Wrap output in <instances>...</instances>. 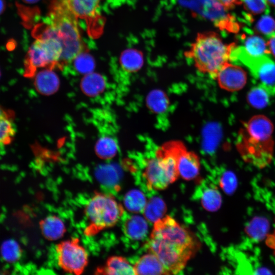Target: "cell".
Returning a JSON list of instances; mask_svg holds the SVG:
<instances>
[{"label":"cell","instance_id":"6da1fadb","mask_svg":"<svg viewBox=\"0 0 275 275\" xmlns=\"http://www.w3.org/2000/svg\"><path fill=\"white\" fill-rule=\"evenodd\" d=\"M201 243L196 236L169 215L154 223L147 243L169 274H177L196 254Z\"/></svg>","mask_w":275,"mask_h":275},{"label":"cell","instance_id":"7a4b0ae2","mask_svg":"<svg viewBox=\"0 0 275 275\" xmlns=\"http://www.w3.org/2000/svg\"><path fill=\"white\" fill-rule=\"evenodd\" d=\"M235 45L234 43H225L214 32L199 33L184 56L193 60L199 71L214 78L219 69L231 60Z\"/></svg>","mask_w":275,"mask_h":275},{"label":"cell","instance_id":"3957f363","mask_svg":"<svg viewBox=\"0 0 275 275\" xmlns=\"http://www.w3.org/2000/svg\"><path fill=\"white\" fill-rule=\"evenodd\" d=\"M77 19L67 0H52L48 24L62 45L60 65L73 61L79 54L85 51Z\"/></svg>","mask_w":275,"mask_h":275},{"label":"cell","instance_id":"277c9868","mask_svg":"<svg viewBox=\"0 0 275 275\" xmlns=\"http://www.w3.org/2000/svg\"><path fill=\"white\" fill-rule=\"evenodd\" d=\"M182 144L172 141L161 146L152 157L146 159L143 177L150 190H162L179 176L177 156Z\"/></svg>","mask_w":275,"mask_h":275},{"label":"cell","instance_id":"5b68a950","mask_svg":"<svg viewBox=\"0 0 275 275\" xmlns=\"http://www.w3.org/2000/svg\"><path fill=\"white\" fill-rule=\"evenodd\" d=\"M36 41L30 47L24 63V75L32 77L41 68L60 65L62 45L51 27H40Z\"/></svg>","mask_w":275,"mask_h":275},{"label":"cell","instance_id":"8992f818","mask_svg":"<svg viewBox=\"0 0 275 275\" xmlns=\"http://www.w3.org/2000/svg\"><path fill=\"white\" fill-rule=\"evenodd\" d=\"M124 213L123 206L114 196L96 192L89 200L85 207V215L89 223L85 230L86 234L92 235L113 227Z\"/></svg>","mask_w":275,"mask_h":275},{"label":"cell","instance_id":"52a82bcc","mask_svg":"<svg viewBox=\"0 0 275 275\" xmlns=\"http://www.w3.org/2000/svg\"><path fill=\"white\" fill-rule=\"evenodd\" d=\"M268 55L252 56L247 53L243 46L236 45L232 51L231 60L246 66L259 83L258 85L266 89L271 95H274L275 62Z\"/></svg>","mask_w":275,"mask_h":275},{"label":"cell","instance_id":"ba28073f","mask_svg":"<svg viewBox=\"0 0 275 275\" xmlns=\"http://www.w3.org/2000/svg\"><path fill=\"white\" fill-rule=\"evenodd\" d=\"M237 146L242 159L259 169L266 167L272 160V139L263 140L252 136L242 128L239 134Z\"/></svg>","mask_w":275,"mask_h":275},{"label":"cell","instance_id":"9c48e42d","mask_svg":"<svg viewBox=\"0 0 275 275\" xmlns=\"http://www.w3.org/2000/svg\"><path fill=\"white\" fill-rule=\"evenodd\" d=\"M59 266L64 271L81 274L88 264V254L77 238L63 241L56 247Z\"/></svg>","mask_w":275,"mask_h":275},{"label":"cell","instance_id":"30bf717a","mask_svg":"<svg viewBox=\"0 0 275 275\" xmlns=\"http://www.w3.org/2000/svg\"><path fill=\"white\" fill-rule=\"evenodd\" d=\"M102 0H67L69 6L77 18L86 22L89 34L99 36L103 29V21L99 13Z\"/></svg>","mask_w":275,"mask_h":275},{"label":"cell","instance_id":"8fae6325","mask_svg":"<svg viewBox=\"0 0 275 275\" xmlns=\"http://www.w3.org/2000/svg\"><path fill=\"white\" fill-rule=\"evenodd\" d=\"M214 79L219 86L228 91L234 92L242 89L246 84V73L238 65L228 62L218 71Z\"/></svg>","mask_w":275,"mask_h":275},{"label":"cell","instance_id":"7c38bea8","mask_svg":"<svg viewBox=\"0 0 275 275\" xmlns=\"http://www.w3.org/2000/svg\"><path fill=\"white\" fill-rule=\"evenodd\" d=\"M177 161L179 175L183 179L191 180L197 178L200 169L199 157L195 153L188 151L183 144L178 151Z\"/></svg>","mask_w":275,"mask_h":275},{"label":"cell","instance_id":"4fadbf2b","mask_svg":"<svg viewBox=\"0 0 275 275\" xmlns=\"http://www.w3.org/2000/svg\"><path fill=\"white\" fill-rule=\"evenodd\" d=\"M15 134L14 113L0 105V151L12 142Z\"/></svg>","mask_w":275,"mask_h":275},{"label":"cell","instance_id":"5bb4252c","mask_svg":"<svg viewBox=\"0 0 275 275\" xmlns=\"http://www.w3.org/2000/svg\"><path fill=\"white\" fill-rule=\"evenodd\" d=\"M148 231L146 219L139 215L129 216L123 225L124 235L129 239L139 241L144 239Z\"/></svg>","mask_w":275,"mask_h":275},{"label":"cell","instance_id":"9a60e30c","mask_svg":"<svg viewBox=\"0 0 275 275\" xmlns=\"http://www.w3.org/2000/svg\"><path fill=\"white\" fill-rule=\"evenodd\" d=\"M133 267L135 274H169L158 258L150 252L141 256Z\"/></svg>","mask_w":275,"mask_h":275},{"label":"cell","instance_id":"2e32d148","mask_svg":"<svg viewBox=\"0 0 275 275\" xmlns=\"http://www.w3.org/2000/svg\"><path fill=\"white\" fill-rule=\"evenodd\" d=\"M197 191L198 198L203 207L209 211L217 210L221 206L222 196L217 187L212 184H201Z\"/></svg>","mask_w":275,"mask_h":275},{"label":"cell","instance_id":"e0dca14e","mask_svg":"<svg viewBox=\"0 0 275 275\" xmlns=\"http://www.w3.org/2000/svg\"><path fill=\"white\" fill-rule=\"evenodd\" d=\"M243 128L250 135L264 140L272 139L273 127L269 119L263 115L252 117Z\"/></svg>","mask_w":275,"mask_h":275},{"label":"cell","instance_id":"ac0fdd59","mask_svg":"<svg viewBox=\"0 0 275 275\" xmlns=\"http://www.w3.org/2000/svg\"><path fill=\"white\" fill-rule=\"evenodd\" d=\"M96 273L104 274H135L133 265L124 257L113 256L109 257L103 266L96 270Z\"/></svg>","mask_w":275,"mask_h":275},{"label":"cell","instance_id":"d6986e66","mask_svg":"<svg viewBox=\"0 0 275 275\" xmlns=\"http://www.w3.org/2000/svg\"><path fill=\"white\" fill-rule=\"evenodd\" d=\"M40 228L43 236L49 240H57L62 238L66 231L63 221L55 215H50L39 223Z\"/></svg>","mask_w":275,"mask_h":275},{"label":"cell","instance_id":"ffe728a7","mask_svg":"<svg viewBox=\"0 0 275 275\" xmlns=\"http://www.w3.org/2000/svg\"><path fill=\"white\" fill-rule=\"evenodd\" d=\"M35 76V86L40 93L48 95L57 90L59 79L51 69L41 71L36 73Z\"/></svg>","mask_w":275,"mask_h":275},{"label":"cell","instance_id":"44dd1931","mask_svg":"<svg viewBox=\"0 0 275 275\" xmlns=\"http://www.w3.org/2000/svg\"><path fill=\"white\" fill-rule=\"evenodd\" d=\"M242 46L249 54L254 57H259L270 53L267 42L261 36L249 33V35L243 34L241 36Z\"/></svg>","mask_w":275,"mask_h":275},{"label":"cell","instance_id":"7402d4cb","mask_svg":"<svg viewBox=\"0 0 275 275\" xmlns=\"http://www.w3.org/2000/svg\"><path fill=\"white\" fill-rule=\"evenodd\" d=\"M120 63L124 71L129 73L135 72L143 65V54L142 51L135 48L127 49L122 52Z\"/></svg>","mask_w":275,"mask_h":275},{"label":"cell","instance_id":"603a6c76","mask_svg":"<svg viewBox=\"0 0 275 275\" xmlns=\"http://www.w3.org/2000/svg\"><path fill=\"white\" fill-rule=\"evenodd\" d=\"M167 211L164 201L156 197L151 198L148 202L143 211L144 217L151 223H155L163 217Z\"/></svg>","mask_w":275,"mask_h":275},{"label":"cell","instance_id":"cb8c5ba5","mask_svg":"<svg viewBox=\"0 0 275 275\" xmlns=\"http://www.w3.org/2000/svg\"><path fill=\"white\" fill-rule=\"evenodd\" d=\"M83 91L89 96L100 94L105 87L103 77L96 73H89L82 79L81 84Z\"/></svg>","mask_w":275,"mask_h":275},{"label":"cell","instance_id":"d4e9b609","mask_svg":"<svg viewBox=\"0 0 275 275\" xmlns=\"http://www.w3.org/2000/svg\"><path fill=\"white\" fill-rule=\"evenodd\" d=\"M146 203L147 201L145 195L138 189L129 191L124 198L125 207L133 213L143 212Z\"/></svg>","mask_w":275,"mask_h":275},{"label":"cell","instance_id":"484cf974","mask_svg":"<svg viewBox=\"0 0 275 275\" xmlns=\"http://www.w3.org/2000/svg\"><path fill=\"white\" fill-rule=\"evenodd\" d=\"M271 96L268 91L258 85L252 88L248 94L247 100L254 107L262 108L267 106Z\"/></svg>","mask_w":275,"mask_h":275},{"label":"cell","instance_id":"4316f807","mask_svg":"<svg viewBox=\"0 0 275 275\" xmlns=\"http://www.w3.org/2000/svg\"><path fill=\"white\" fill-rule=\"evenodd\" d=\"M118 150L117 144L112 138L107 136L101 137L96 145L97 155L103 159H110L115 156Z\"/></svg>","mask_w":275,"mask_h":275},{"label":"cell","instance_id":"83f0119b","mask_svg":"<svg viewBox=\"0 0 275 275\" xmlns=\"http://www.w3.org/2000/svg\"><path fill=\"white\" fill-rule=\"evenodd\" d=\"M268 229L267 220L264 218L256 217L252 220L246 228L247 234L256 239H262Z\"/></svg>","mask_w":275,"mask_h":275},{"label":"cell","instance_id":"f1b7e54d","mask_svg":"<svg viewBox=\"0 0 275 275\" xmlns=\"http://www.w3.org/2000/svg\"><path fill=\"white\" fill-rule=\"evenodd\" d=\"M2 255L7 262H13L19 259L21 250L18 244L13 240L4 242L1 249Z\"/></svg>","mask_w":275,"mask_h":275},{"label":"cell","instance_id":"f546056e","mask_svg":"<svg viewBox=\"0 0 275 275\" xmlns=\"http://www.w3.org/2000/svg\"><path fill=\"white\" fill-rule=\"evenodd\" d=\"M255 31L268 37L275 33V20L268 14H265L256 22Z\"/></svg>","mask_w":275,"mask_h":275},{"label":"cell","instance_id":"4dcf8cb0","mask_svg":"<svg viewBox=\"0 0 275 275\" xmlns=\"http://www.w3.org/2000/svg\"><path fill=\"white\" fill-rule=\"evenodd\" d=\"M241 2L244 9L251 15L267 14L269 11L266 0H241Z\"/></svg>","mask_w":275,"mask_h":275},{"label":"cell","instance_id":"1f68e13d","mask_svg":"<svg viewBox=\"0 0 275 275\" xmlns=\"http://www.w3.org/2000/svg\"><path fill=\"white\" fill-rule=\"evenodd\" d=\"M73 61L75 69L81 73H90L94 68L93 59L85 51L79 54Z\"/></svg>","mask_w":275,"mask_h":275},{"label":"cell","instance_id":"d6a6232c","mask_svg":"<svg viewBox=\"0 0 275 275\" xmlns=\"http://www.w3.org/2000/svg\"><path fill=\"white\" fill-rule=\"evenodd\" d=\"M219 184L227 194H232L236 189L237 181L235 174L231 171H226L221 176Z\"/></svg>","mask_w":275,"mask_h":275},{"label":"cell","instance_id":"836d02e7","mask_svg":"<svg viewBox=\"0 0 275 275\" xmlns=\"http://www.w3.org/2000/svg\"><path fill=\"white\" fill-rule=\"evenodd\" d=\"M222 7L225 10L233 9L236 6L241 4V0H211Z\"/></svg>","mask_w":275,"mask_h":275},{"label":"cell","instance_id":"e575fe53","mask_svg":"<svg viewBox=\"0 0 275 275\" xmlns=\"http://www.w3.org/2000/svg\"><path fill=\"white\" fill-rule=\"evenodd\" d=\"M267 44L270 53L275 58V33L268 37Z\"/></svg>","mask_w":275,"mask_h":275},{"label":"cell","instance_id":"d590c367","mask_svg":"<svg viewBox=\"0 0 275 275\" xmlns=\"http://www.w3.org/2000/svg\"><path fill=\"white\" fill-rule=\"evenodd\" d=\"M5 6L6 5L4 0H0V15L5 10Z\"/></svg>","mask_w":275,"mask_h":275},{"label":"cell","instance_id":"8d00e7d4","mask_svg":"<svg viewBox=\"0 0 275 275\" xmlns=\"http://www.w3.org/2000/svg\"><path fill=\"white\" fill-rule=\"evenodd\" d=\"M268 4L273 7H275V0H266Z\"/></svg>","mask_w":275,"mask_h":275},{"label":"cell","instance_id":"74e56055","mask_svg":"<svg viewBox=\"0 0 275 275\" xmlns=\"http://www.w3.org/2000/svg\"><path fill=\"white\" fill-rule=\"evenodd\" d=\"M25 3H34L37 2L39 0H23Z\"/></svg>","mask_w":275,"mask_h":275},{"label":"cell","instance_id":"f35d334b","mask_svg":"<svg viewBox=\"0 0 275 275\" xmlns=\"http://www.w3.org/2000/svg\"><path fill=\"white\" fill-rule=\"evenodd\" d=\"M172 2H175L176 0H171Z\"/></svg>","mask_w":275,"mask_h":275}]
</instances>
